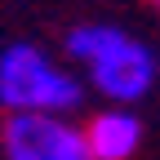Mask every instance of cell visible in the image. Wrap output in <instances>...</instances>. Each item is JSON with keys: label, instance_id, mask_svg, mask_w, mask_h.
I'll return each mask as SVG.
<instances>
[{"label": "cell", "instance_id": "obj_2", "mask_svg": "<svg viewBox=\"0 0 160 160\" xmlns=\"http://www.w3.org/2000/svg\"><path fill=\"white\" fill-rule=\"evenodd\" d=\"M85 98L80 76L67 71L58 58H49L40 45L13 40L0 49V107L5 116L13 111H49V116H71Z\"/></svg>", "mask_w": 160, "mask_h": 160}, {"label": "cell", "instance_id": "obj_3", "mask_svg": "<svg viewBox=\"0 0 160 160\" xmlns=\"http://www.w3.org/2000/svg\"><path fill=\"white\" fill-rule=\"evenodd\" d=\"M0 147H5V160H93L85 129L71 125V116H49V111L5 116Z\"/></svg>", "mask_w": 160, "mask_h": 160}, {"label": "cell", "instance_id": "obj_1", "mask_svg": "<svg viewBox=\"0 0 160 160\" xmlns=\"http://www.w3.org/2000/svg\"><path fill=\"white\" fill-rule=\"evenodd\" d=\"M67 58L89 71V85L116 107L147 98L156 85V53L116 22H80L67 31Z\"/></svg>", "mask_w": 160, "mask_h": 160}, {"label": "cell", "instance_id": "obj_4", "mask_svg": "<svg viewBox=\"0 0 160 160\" xmlns=\"http://www.w3.org/2000/svg\"><path fill=\"white\" fill-rule=\"evenodd\" d=\"M85 138H89L93 160H133L138 147H142V120L129 107H111V111H98L85 125Z\"/></svg>", "mask_w": 160, "mask_h": 160}, {"label": "cell", "instance_id": "obj_5", "mask_svg": "<svg viewBox=\"0 0 160 160\" xmlns=\"http://www.w3.org/2000/svg\"><path fill=\"white\" fill-rule=\"evenodd\" d=\"M147 5H151V9H156V13H160V0H147Z\"/></svg>", "mask_w": 160, "mask_h": 160}]
</instances>
